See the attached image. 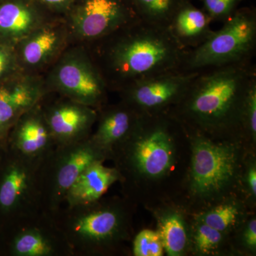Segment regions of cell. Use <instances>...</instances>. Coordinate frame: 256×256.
<instances>
[{"mask_svg":"<svg viewBox=\"0 0 256 256\" xmlns=\"http://www.w3.org/2000/svg\"><path fill=\"white\" fill-rule=\"evenodd\" d=\"M88 45L108 89L118 92L138 80L182 70L188 52L168 28L141 20Z\"/></svg>","mask_w":256,"mask_h":256,"instance_id":"obj_1","label":"cell"},{"mask_svg":"<svg viewBox=\"0 0 256 256\" xmlns=\"http://www.w3.org/2000/svg\"><path fill=\"white\" fill-rule=\"evenodd\" d=\"M256 82L252 62L198 70L169 114L180 124L200 132H240L248 92Z\"/></svg>","mask_w":256,"mask_h":256,"instance_id":"obj_2","label":"cell"},{"mask_svg":"<svg viewBox=\"0 0 256 256\" xmlns=\"http://www.w3.org/2000/svg\"><path fill=\"white\" fill-rule=\"evenodd\" d=\"M256 50V10L240 8L200 46L188 50L183 70L198 72L252 62Z\"/></svg>","mask_w":256,"mask_h":256,"instance_id":"obj_3","label":"cell"},{"mask_svg":"<svg viewBox=\"0 0 256 256\" xmlns=\"http://www.w3.org/2000/svg\"><path fill=\"white\" fill-rule=\"evenodd\" d=\"M47 90L94 108L105 100L108 90L105 79L87 47H67L52 64L44 79Z\"/></svg>","mask_w":256,"mask_h":256,"instance_id":"obj_4","label":"cell"},{"mask_svg":"<svg viewBox=\"0 0 256 256\" xmlns=\"http://www.w3.org/2000/svg\"><path fill=\"white\" fill-rule=\"evenodd\" d=\"M174 120L169 112L144 116L137 129L124 142L130 144V164L141 178H162L174 165L175 146L172 128Z\"/></svg>","mask_w":256,"mask_h":256,"instance_id":"obj_5","label":"cell"},{"mask_svg":"<svg viewBox=\"0 0 256 256\" xmlns=\"http://www.w3.org/2000/svg\"><path fill=\"white\" fill-rule=\"evenodd\" d=\"M195 132L192 138L190 188L200 198H214L227 191L236 180L238 151L230 143L214 142L200 131Z\"/></svg>","mask_w":256,"mask_h":256,"instance_id":"obj_6","label":"cell"},{"mask_svg":"<svg viewBox=\"0 0 256 256\" xmlns=\"http://www.w3.org/2000/svg\"><path fill=\"white\" fill-rule=\"evenodd\" d=\"M63 18L72 40L86 44L140 20L130 0H73Z\"/></svg>","mask_w":256,"mask_h":256,"instance_id":"obj_7","label":"cell"},{"mask_svg":"<svg viewBox=\"0 0 256 256\" xmlns=\"http://www.w3.org/2000/svg\"><path fill=\"white\" fill-rule=\"evenodd\" d=\"M198 72L178 70L133 82L120 90L124 104L142 116L166 114L181 100Z\"/></svg>","mask_w":256,"mask_h":256,"instance_id":"obj_8","label":"cell"},{"mask_svg":"<svg viewBox=\"0 0 256 256\" xmlns=\"http://www.w3.org/2000/svg\"><path fill=\"white\" fill-rule=\"evenodd\" d=\"M72 40L63 16L50 18L15 46L20 69L24 72L36 74L52 65Z\"/></svg>","mask_w":256,"mask_h":256,"instance_id":"obj_9","label":"cell"},{"mask_svg":"<svg viewBox=\"0 0 256 256\" xmlns=\"http://www.w3.org/2000/svg\"><path fill=\"white\" fill-rule=\"evenodd\" d=\"M53 140L64 146L86 139L97 120L94 108L67 98L44 110Z\"/></svg>","mask_w":256,"mask_h":256,"instance_id":"obj_10","label":"cell"},{"mask_svg":"<svg viewBox=\"0 0 256 256\" xmlns=\"http://www.w3.org/2000/svg\"><path fill=\"white\" fill-rule=\"evenodd\" d=\"M124 228L122 214L116 208L88 210L80 212L70 224V235L80 245L100 246L117 240Z\"/></svg>","mask_w":256,"mask_h":256,"instance_id":"obj_11","label":"cell"},{"mask_svg":"<svg viewBox=\"0 0 256 256\" xmlns=\"http://www.w3.org/2000/svg\"><path fill=\"white\" fill-rule=\"evenodd\" d=\"M35 0L0 2V42L16 46L44 23L56 18Z\"/></svg>","mask_w":256,"mask_h":256,"instance_id":"obj_12","label":"cell"},{"mask_svg":"<svg viewBox=\"0 0 256 256\" xmlns=\"http://www.w3.org/2000/svg\"><path fill=\"white\" fill-rule=\"evenodd\" d=\"M56 166L53 196L56 202L65 198L74 182L88 166L102 161L106 153L90 138L64 146Z\"/></svg>","mask_w":256,"mask_h":256,"instance_id":"obj_13","label":"cell"},{"mask_svg":"<svg viewBox=\"0 0 256 256\" xmlns=\"http://www.w3.org/2000/svg\"><path fill=\"white\" fill-rule=\"evenodd\" d=\"M212 22L202 8L195 6L192 0H182L168 28L178 44L188 50L200 46L212 35L214 31Z\"/></svg>","mask_w":256,"mask_h":256,"instance_id":"obj_14","label":"cell"},{"mask_svg":"<svg viewBox=\"0 0 256 256\" xmlns=\"http://www.w3.org/2000/svg\"><path fill=\"white\" fill-rule=\"evenodd\" d=\"M144 116L124 102L111 107L101 114L97 130L90 139L106 153L112 146L126 142Z\"/></svg>","mask_w":256,"mask_h":256,"instance_id":"obj_15","label":"cell"},{"mask_svg":"<svg viewBox=\"0 0 256 256\" xmlns=\"http://www.w3.org/2000/svg\"><path fill=\"white\" fill-rule=\"evenodd\" d=\"M16 122L14 146L25 159H34L48 150L53 138L44 110L38 104L22 114Z\"/></svg>","mask_w":256,"mask_h":256,"instance_id":"obj_16","label":"cell"},{"mask_svg":"<svg viewBox=\"0 0 256 256\" xmlns=\"http://www.w3.org/2000/svg\"><path fill=\"white\" fill-rule=\"evenodd\" d=\"M119 178L117 170L96 162L82 172L69 188L65 198L72 207L88 206L97 202Z\"/></svg>","mask_w":256,"mask_h":256,"instance_id":"obj_17","label":"cell"},{"mask_svg":"<svg viewBox=\"0 0 256 256\" xmlns=\"http://www.w3.org/2000/svg\"><path fill=\"white\" fill-rule=\"evenodd\" d=\"M30 169L23 164H14L6 172L0 184V206L12 210L24 198L32 183Z\"/></svg>","mask_w":256,"mask_h":256,"instance_id":"obj_18","label":"cell"},{"mask_svg":"<svg viewBox=\"0 0 256 256\" xmlns=\"http://www.w3.org/2000/svg\"><path fill=\"white\" fill-rule=\"evenodd\" d=\"M158 232L168 256L183 255L188 246V236L182 216L174 210L164 212L158 220Z\"/></svg>","mask_w":256,"mask_h":256,"instance_id":"obj_19","label":"cell"},{"mask_svg":"<svg viewBox=\"0 0 256 256\" xmlns=\"http://www.w3.org/2000/svg\"><path fill=\"white\" fill-rule=\"evenodd\" d=\"M182 1V0H130L141 20L166 28Z\"/></svg>","mask_w":256,"mask_h":256,"instance_id":"obj_20","label":"cell"},{"mask_svg":"<svg viewBox=\"0 0 256 256\" xmlns=\"http://www.w3.org/2000/svg\"><path fill=\"white\" fill-rule=\"evenodd\" d=\"M12 249L14 255L18 256H48L54 252L50 240L36 229L24 230L18 234Z\"/></svg>","mask_w":256,"mask_h":256,"instance_id":"obj_21","label":"cell"},{"mask_svg":"<svg viewBox=\"0 0 256 256\" xmlns=\"http://www.w3.org/2000/svg\"><path fill=\"white\" fill-rule=\"evenodd\" d=\"M240 214V208L236 204L225 203L202 214L197 220L224 234L236 224Z\"/></svg>","mask_w":256,"mask_h":256,"instance_id":"obj_22","label":"cell"},{"mask_svg":"<svg viewBox=\"0 0 256 256\" xmlns=\"http://www.w3.org/2000/svg\"><path fill=\"white\" fill-rule=\"evenodd\" d=\"M193 235L195 250L202 255H208L216 250L223 242L224 234L197 220Z\"/></svg>","mask_w":256,"mask_h":256,"instance_id":"obj_23","label":"cell"},{"mask_svg":"<svg viewBox=\"0 0 256 256\" xmlns=\"http://www.w3.org/2000/svg\"><path fill=\"white\" fill-rule=\"evenodd\" d=\"M133 254L136 256H163L164 248L158 230H141L133 242Z\"/></svg>","mask_w":256,"mask_h":256,"instance_id":"obj_24","label":"cell"},{"mask_svg":"<svg viewBox=\"0 0 256 256\" xmlns=\"http://www.w3.org/2000/svg\"><path fill=\"white\" fill-rule=\"evenodd\" d=\"M202 9L212 21L224 23L239 9L245 0H200Z\"/></svg>","mask_w":256,"mask_h":256,"instance_id":"obj_25","label":"cell"},{"mask_svg":"<svg viewBox=\"0 0 256 256\" xmlns=\"http://www.w3.org/2000/svg\"><path fill=\"white\" fill-rule=\"evenodd\" d=\"M242 131L256 140V82H254L248 92L244 114H242Z\"/></svg>","mask_w":256,"mask_h":256,"instance_id":"obj_26","label":"cell"},{"mask_svg":"<svg viewBox=\"0 0 256 256\" xmlns=\"http://www.w3.org/2000/svg\"><path fill=\"white\" fill-rule=\"evenodd\" d=\"M20 70L15 46L0 42V82Z\"/></svg>","mask_w":256,"mask_h":256,"instance_id":"obj_27","label":"cell"},{"mask_svg":"<svg viewBox=\"0 0 256 256\" xmlns=\"http://www.w3.org/2000/svg\"><path fill=\"white\" fill-rule=\"evenodd\" d=\"M18 117L10 102L8 89L4 82H0V122L5 130L16 122Z\"/></svg>","mask_w":256,"mask_h":256,"instance_id":"obj_28","label":"cell"},{"mask_svg":"<svg viewBox=\"0 0 256 256\" xmlns=\"http://www.w3.org/2000/svg\"><path fill=\"white\" fill-rule=\"evenodd\" d=\"M56 16H64L73 0H35Z\"/></svg>","mask_w":256,"mask_h":256,"instance_id":"obj_29","label":"cell"},{"mask_svg":"<svg viewBox=\"0 0 256 256\" xmlns=\"http://www.w3.org/2000/svg\"><path fill=\"white\" fill-rule=\"evenodd\" d=\"M242 240L246 247L252 252L256 249V218H252L246 226L242 234Z\"/></svg>","mask_w":256,"mask_h":256,"instance_id":"obj_30","label":"cell"},{"mask_svg":"<svg viewBox=\"0 0 256 256\" xmlns=\"http://www.w3.org/2000/svg\"><path fill=\"white\" fill-rule=\"evenodd\" d=\"M246 185L248 188L249 193L252 197L256 195V168L255 164H252L249 166L247 171Z\"/></svg>","mask_w":256,"mask_h":256,"instance_id":"obj_31","label":"cell"},{"mask_svg":"<svg viewBox=\"0 0 256 256\" xmlns=\"http://www.w3.org/2000/svg\"><path fill=\"white\" fill-rule=\"evenodd\" d=\"M5 131L4 128H3L2 124L1 122H0V136H2L3 132Z\"/></svg>","mask_w":256,"mask_h":256,"instance_id":"obj_32","label":"cell"},{"mask_svg":"<svg viewBox=\"0 0 256 256\" xmlns=\"http://www.w3.org/2000/svg\"><path fill=\"white\" fill-rule=\"evenodd\" d=\"M3 1V0H0V2Z\"/></svg>","mask_w":256,"mask_h":256,"instance_id":"obj_33","label":"cell"}]
</instances>
